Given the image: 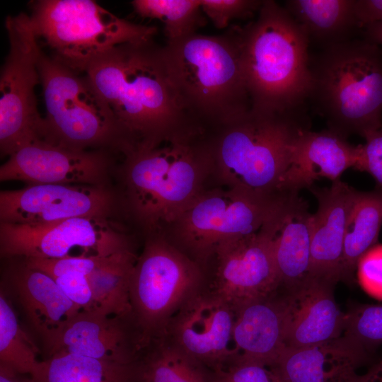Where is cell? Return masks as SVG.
I'll list each match as a JSON object with an SVG mask.
<instances>
[{
  "instance_id": "5",
  "label": "cell",
  "mask_w": 382,
  "mask_h": 382,
  "mask_svg": "<svg viewBox=\"0 0 382 382\" xmlns=\"http://www.w3.org/2000/svg\"><path fill=\"white\" fill-rule=\"evenodd\" d=\"M123 179L131 209L145 226L175 223L201 192L212 165L203 134L178 138L124 154Z\"/></svg>"
},
{
  "instance_id": "18",
  "label": "cell",
  "mask_w": 382,
  "mask_h": 382,
  "mask_svg": "<svg viewBox=\"0 0 382 382\" xmlns=\"http://www.w3.org/2000/svg\"><path fill=\"white\" fill-rule=\"evenodd\" d=\"M335 284L309 277L283 296L286 348L325 342L342 336L346 313L337 304Z\"/></svg>"
},
{
  "instance_id": "31",
  "label": "cell",
  "mask_w": 382,
  "mask_h": 382,
  "mask_svg": "<svg viewBox=\"0 0 382 382\" xmlns=\"http://www.w3.org/2000/svg\"><path fill=\"white\" fill-rule=\"evenodd\" d=\"M38 349L21 328L11 303L1 289L0 294V364L30 374L38 361Z\"/></svg>"
},
{
  "instance_id": "2",
  "label": "cell",
  "mask_w": 382,
  "mask_h": 382,
  "mask_svg": "<svg viewBox=\"0 0 382 382\" xmlns=\"http://www.w3.org/2000/svg\"><path fill=\"white\" fill-rule=\"evenodd\" d=\"M251 109L280 113L304 109L312 88L309 39L287 10L263 1L257 18L233 27Z\"/></svg>"
},
{
  "instance_id": "1",
  "label": "cell",
  "mask_w": 382,
  "mask_h": 382,
  "mask_svg": "<svg viewBox=\"0 0 382 382\" xmlns=\"http://www.w3.org/2000/svg\"><path fill=\"white\" fill-rule=\"evenodd\" d=\"M84 74L116 120L124 154L203 133L183 108L154 37L113 47Z\"/></svg>"
},
{
  "instance_id": "30",
  "label": "cell",
  "mask_w": 382,
  "mask_h": 382,
  "mask_svg": "<svg viewBox=\"0 0 382 382\" xmlns=\"http://www.w3.org/2000/svg\"><path fill=\"white\" fill-rule=\"evenodd\" d=\"M131 4L139 16L163 24L167 42L193 35L204 25L200 0H134Z\"/></svg>"
},
{
  "instance_id": "36",
  "label": "cell",
  "mask_w": 382,
  "mask_h": 382,
  "mask_svg": "<svg viewBox=\"0 0 382 382\" xmlns=\"http://www.w3.org/2000/svg\"><path fill=\"white\" fill-rule=\"evenodd\" d=\"M356 271L361 289L382 301V243L375 244L361 257Z\"/></svg>"
},
{
  "instance_id": "32",
  "label": "cell",
  "mask_w": 382,
  "mask_h": 382,
  "mask_svg": "<svg viewBox=\"0 0 382 382\" xmlns=\"http://www.w3.org/2000/svg\"><path fill=\"white\" fill-rule=\"evenodd\" d=\"M343 333L372 355L382 344V305L354 306L346 313Z\"/></svg>"
},
{
  "instance_id": "21",
  "label": "cell",
  "mask_w": 382,
  "mask_h": 382,
  "mask_svg": "<svg viewBox=\"0 0 382 382\" xmlns=\"http://www.w3.org/2000/svg\"><path fill=\"white\" fill-rule=\"evenodd\" d=\"M360 151L361 144L352 145L346 138L328 129L320 132L308 130L296 144L279 189L282 192L299 193L321 178L332 183L340 180L348 168L356 169Z\"/></svg>"
},
{
  "instance_id": "33",
  "label": "cell",
  "mask_w": 382,
  "mask_h": 382,
  "mask_svg": "<svg viewBox=\"0 0 382 382\" xmlns=\"http://www.w3.org/2000/svg\"><path fill=\"white\" fill-rule=\"evenodd\" d=\"M262 3L259 0H200L202 12L218 29L225 28L232 20L251 17Z\"/></svg>"
},
{
  "instance_id": "35",
  "label": "cell",
  "mask_w": 382,
  "mask_h": 382,
  "mask_svg": "<svg viewBox=\"0 0 382 382\" xmlns=\"http://www.w3.org/2000/svg\"><path fill=\"white\" fill-rule=\"evenodd\" d=\"M210 382H280L272 368L262 364L235 359L214 370Z\"/></svg>"
},
{
  "instance_id": "7",
  "label": "cell",
  "mask_w": 382,
  "mask_h": 382,
  "mask_svg": "<svg viewBox=\"0 0 382 382\" xmlns=\"http://www.w3.org/2000/svg\"><path fill=\"white\" fill-rule=\"evenodd\" d=\"M38 70L45 105L42 140L78 151H125L116 120L85 74L41 50Z\"/></svg>"
},
{
  "instance_id": "37",
  "label": "cell",
  "mask_w": 382,
  "mask_h": 382,
  "mask_svg": "<svg viewBox=\"0 0 382 382\" xmlns=\"http://www.w3.org/2000/svg\"><path fill=\"white\" fill-rule=\"evenodd\" d=\"M361 144L359 160L355 170L366 172L376 182L375 189L382 192V127L367 133Z\"/></svg>"
},
{
  "instance_id": "3",
  "label": "cell",
  "mask_w": 382,
  "mask_h": 382,
  "mask_svg": "<svg viewBox=\"0 0 382 382\" xmlns=\"http://www.w3.org/2000/svg\"><path fill=\"white\" fill-rule=\"evenodd\" d=\"M170 82L190 119L205 132L251 110L233 27L224 34L195 33L163 46Z\"/></svg>"
},
{
  "instance_id": "26",
  "label": "cell",
  "mask_w": 382,
  "mask_h": 382,
  "mask_svg": "<svg viewBox=\"0 0 382 382\" xmlns=\"http://www.w3.org/2000/svg\"><path fill=\"white\" fill-rule=\"evenodd\" d=\"M354 0H289L284 8L302 26L309 41L324 49L352 40L359 28L354 13Z\"/></svg>"
},
{
  "instance_id": "6",
  "label": "cell",
  "mask_w": 382,
  "mask_h": 382,
  "mask_svg": "<svg viewBox=\"0 0 382 382\" xmlns=\"http://www.w3.org/2000/svg\"><path fill=\"white\" fill-rule=\"evenodd\" d=\"M312 98L328 129L347 139L382 127V52L366 39L323 50L313 65Z\"/></svg>"
},
{
  "instance_id": "29",
  "label": "cell",
  "mask_w": 382,
  "mask_h": 382,
  "mask_svg": "<svg viewBox=\"0 0 382 382\" xmlns=\"http://www.w3.org/2000/svg\"><path fill=\"white\" fill-rule=\"evenodd\" d=\"M144 382H210L202 364L164 337L153 340L140 357Z\"/></svg>"
},
{
  "instance_id": "20",
  "label": "cell",
  "mask_w": 382,
  "mask_h": 382,
  "mask_svg": "<svg viewBox=\"0 0 382 382\" xmlns=\"http://www.w3.org/2000/svg\"><path fill=\"white\" fill-rule=\"evenodd\" d=\"M371 358L347 335L298 348H285L271 366L280 382H347Z\"/></svg>"
},
{
  "instance_id": "22",
  "label": "cell",
  "mask_w": 382,
  "mask_h": 382,
  "mask_svg": "<svg viewBox=\"0 0 382 382\" xmlns=\"http://www.w3.org/2000/svg\"><path fill=\"white\" fill-rule=\"evenodd\" d=\"M268 231L280 287L289 291L306 279L311 265L312 214L307 202L294 193L265 224Z\"/></svg>"
},
{
  "instance_id": "8",
  "label": "cell",
  "mask_w": 382,
  "mask_h": 382,
  "mask_svg": "<svg viewBox=\"0 0 382 382\" xmlns=\"http://www.w3.org/2000/svg\"><path fill=\"white\" fill-rule=\"evenodd\" d=\"M29 16L50 55L81 74L113 47L152 38L157 32L154 26L120 18L91 0L33 1Z\"/></svg>"
},
{
  "instance_id": "9",
  "label": "cell",
  "mask_w": 382,
  "mask_h": 382,
  "mask_svg": "<svg viewBox=\"0 0 382 382\" xmlns=\"http://www.w3.org/2000/svg\"><path fill=\"white\" fill-rule=\"evenodd\" d=\"M198 264L161 238L149 239L134 266L129 300L145 348L162 337L173 316L202 289Z\"/></svg>"
},
{
  "instance_id": "4",
  "label": "cell",
  "mask_w": 382,
  "mask_h": 382,
  "mask_svg": "<svg viewBox=\"0 0 382 382\" xmlns=\"http://www.w3.org/2000/svg\"><path fill=\"white\" fill-rule=\"evenodd\" d=\"M311 129L304 109L280 113L252 109L207 139L212 164L232 189L260 195L279 187L302 134Z\"/></svg>"
},
{
  "instance_id": "11",
  "label": "cell",
  "mask_w": 382,
  "mask_h": 382,
  "mask_svg": "<svg viewBox=\"0 0 382 382\" xmlns=\"http://www.w3.org/2000/svg\"><path fill=\"white\" fill-rule=\"evenodd\" d=\"M291 194L260 195L232 188L200 192L175 223L184 243L204 260L221 244L260 231Z\"/></svg>"
},
{
  "instance_id": "15",
  "label": "cell",
  "mask_w": 382,
  "mask_h": 382,
  "mask_svg": "<svg viewBox=\"0 0 382 382\" xmlns=\"http://www.w3.org/2000/svg\"><path fill=\"white\" fill-rule=\"evenodd\" d=\"M113 196L104 187L35 184L1 191L0 223L36 226L79 216H105Z\"/></svg>"
},
{
  "instance_id": "23",
  "label": "cell",
  "mask_w": 382,
  "mask_h": 382,
  "mask_svg": "<svg viewBox=\"0 0 382 382\" xmlns=\"http://www.w3.org/2000/svg\"><path fill=\"white\" fill-rule=\"evenodd\" d=\"M11 284L49 356L69 321L82 309L53 278L25 265L11 272Z\"/></svg>"
},
{
  "instance_id": "41",
  "label": "cell",
  "mask_w": 382,
  "mask_h": 382,
  "mask_svg": "<svg viewBox=\"0 0 382 382\" xmlns=\"http://www.w3.org/2000/svg\"><path fill=\"white\" fill-rule=\"evenodd\" d=\"M0 382H36L30 374H21L0 364Z\"/></svg>"
},
{
  "instance_id": "10",
  "label": "cell",
  "mask_w": 382,
  "mask_h": 382,
  "mask_svg": "<svg viewBox=\"0 0 382 382\" xmlns=\"http://www.w3.org/2000/svg\"><path fill=\"white\" fill-rule=\"evenodd\" d=\"M9 48L0 76V150L11 156L42 140L43 117L37 109L35 87L40 83L38 59L42 50L28 14L5 20Z\"/></svg>"
},
{
  "instance_id": "28",
  "label": "cell",
  "mask_w": 382,
  "mask_h": 382,
  "mask_svg": "<svg viewBox=\"0 0 382 382\" xmlns=\"http://www.w3.org/2000/svg\"><path fill=\"white\" fill-rule=\"evenodd\" d=\"M137 259L129 248L121 250L107 256L87 276L93 299L86 310L132 317L129 284Z\"/></svg>"
},
{
  "instance_id": "34",
  "label": "cell",
  "mask_w": 382,
  "mask_h": 382,
  "mask_svg": "<svg viewBox=\"0 0 382 382\" xmlns=\"http://www.w3.org/2000/svg\"><path fill=\"white\" fill-rule=\"evenodd\" d=\"M113 254V253H112ZM107 256H77L56 259H25V265L45 273L53 279L71 272L88 275Z\"/></svg>"
},
{
  "instance_id": "39",
  "label": "cell",
  "mask_w": 382,
  "mask_h": 382,
  "mask_svg": "<svg viewBox=\"0 0 382 382\" xmlns=\"http://www.w3.org/2000/svg\"><path fill=\"white\" fill-rule=\"evenodd\" d=\"M354 13L359 28L382 23V0H354Z\"/></svg>"
},
{
  "instance_id": "14",
  "label": "cell",
  "mask_w": 382,
  "mask_h": 382,
  "mask_svg": "<svg viewBox=\"0 0 382 382\" xmlns=\"http://www.w3.org/2000/svg\"><path fill=\"white\" fill-rule=\"evenodd\" d=\"M211 291L235 310L276 294L280 282L270 233L265 225L256 233L219 245Z\"/></svg>"
},
{
  "instance_id": "17",
  "label": "cell",
  "mask_w": 382,
  "mask_h": 382,
  "mask_svg": "<svg viewBox=\"0 0 382 382\" xmlns=\"http://www.w3.org/2000/svg\"><path fill=\"white\" fill-rule=\"evenodd\" d=\"M143 349L132 317L81 310L69 321L48 358L71 354L131 364L139 359Z\"/></svg>"
},
{
  "instance_id": "42",
  "label": "cell",
  "mask_w": 382,
  "mask_h": 382,
  "mask_svg": "<svg viewBox=\"0 0 382 382\" xmlns=\"http://www.w3.org/2000/svg\"><path fill=\"white\" fill-rule=\"evenodd\" d=\"M364 30V39L378 45H382V23L367 26Z\"/></svg>"
},
{
  "instance_id": "27",
  "label": "cell",
  "mask_w": 382,
  "mask_h": 382,
  "mask_svg": "<svg viewBox=\"0 0 382 382\" xmlns=\"http://www.w3.org/2000/svg\"><path fill=\"white\" fill-rule=\"evenodd\" d=\"M382 228V192L357 190L348 214L341 281L352 283L361 257L378 243Z\"/></svg>"
},
{
  "instance_id": "19",
  "label": "cell",
  "mask_w": 382,
  "mask_h": 382,
  "mask_svg": "<svg viewBox=\"0 0 382 382\" xmlns=\"http://www.w3.org/2000/svg\"><path fill=\"white\" fill-rule=\"evenodd\" d=\"M308 190L318 202L312 214L309 277L335 284L341 281L347 220L357 190L341 180Z\"/></svg>"
},
{
  "instance_id": "38",
  "label": "cell",
  "mask_w": 382,
  "mask_h": 382,
  "mask_svg": "<svg viewBox=\"0 0 382 382\" xmlns=\"http://www.w3.org/2000/svg\"><path fill=\"white\" fill-rule=\"evenodd\" d=\"M54 279L65 296L74 304L82 310L90 307L93 295L87 275L71 272Z\"/></svg>"
},
{
  "instance_id": "25",
  "label": "cell",
  "mask_w": 382,
  "mask_h": 382,
  "mask_svg": "<svg viewBox=\"0 0 382 382\" xmlns=\"http://www.w3.org/2000/svg\"><path fill=\"white\" fill-rule=\"evenodd\" d=\"M31 376L36 382H144L140 359L120 364L71 354L39 361Z\"/></svg>"
},
{
  "instance_id": "13",
  "label": "cell",
  "mask_w": 382,
  "mask_h": 382,
  "mask_svg": "<svg viewBox=\"0 0 382 382\" xmlns=\"http://www.w3.org/2000/svg\"><path fill=\"white\" fill-rule=\"evenodd\" d=\"M236 310L211 290L190 296L170 320L162 337L192 359L214 370L236 358Z\"/></svg>"
},
{
  "instance_id": "24",
  "label": "cell",
  "mask_w": 382,
  "mask_h": 382,
  "mask_svg": "<svg viewBox=\"0 0 382 382\" xmlns=\"http://www.w3.org/2000/svg\"><path fill=\"white\" fill-rule=\"evenodd\" d=\"M233 341L235 359L272 366L286 348L283 296L274 294L236 308Z\"/></svg>"
},
{
  "instance_id": "40",
  "label": "cell",
  "mask_w": 382,
  "mask_h": 382,
  "mask_svg": "<svg viewBox=\"0 0 382 382\" xmlns=\"http://www.w3.org/2000/svg\"><path fill=\"white\" fill-rule=\"evenodd\" d=\"M347 382H382V359L373 364L364 374L354 372Z\"/></svg>"
},
{
  "instance_id": "12",
  "label": "cell",
  "mask_w": 382,
  "mask_h": 382,
  "mask_svg": "<svg viewBox=\"0 0 382 382\" xmlns=\"http://www.w3.org/2000/svg\"><path fill=\"white\" fill-rule=\"evenodd\" d=\"M127 248L124 236L105 216H79L36 226L0 223V250L6 257L108 256Z\"/></svg>"
},
{
  "instance_id": "16",
  "label": "cell",
  "mask_w": 382,
  "mask_h": 382,
  "mask_svg": "<svg viewBox=\"0 0 382 382\" xmlns=\"http://www.w3.org/2000/svg\"><path fill=\"white\" fill-rule=\"evenodd\" d=\"M109 152L73 150L37 140L8 156L0 168V180L103 187L110 164Z\"/></svg>"
}]
</instances>
